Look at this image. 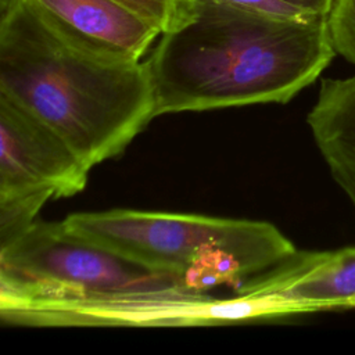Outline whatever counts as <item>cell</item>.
I'll list each match as a JSON object with an SVG mask.
<instances>
[{"label":"cell","instance_id":"7","mask_svg":"<svg viewBox=\"0 0 355 355\" xmlns=\"http://www.w3.org/2000/svg\"><path fill=\"white\" fill-rule=\"evenodd\" d=\"M234 293L270 297L290 315L355 308V247L294 251Z\"/></svg>","mask_w":355,"mask_h":355},{"label":"cell","instance_id":"13","mask_svg":"<svg viewBox=\"0 0 355 355\" xmlns=\"http://www.w3.org/2000/svg\"><path fill=\"white\" fill-rule=\"evenodd\" d=\"M194 1H204V3H215L226 7H233L239 10L261 12L275 17H286V18H297V17H306V14L297 7L288 4L284 0H194Z\"/></svg>","mask_w":355,"mask_h":355},{"label":"cell","instance_id":"5","mask_svg":"<svg viewBox=\"0 0 355 355\" xmlns=\"http://www.w3.org/2000/svg\"><path fill=\"white\" fill-rule=\"evenodd\" d=\"M4 323L22 326H193L287 316L284 305L262 295L209 297L171 290L104 297H28L0 300Z\"/></svg>","mask_w":355,"mask_h":355},{"label":"cell","instance_id":"14","mask_svg":"<svg viewBox=\"0 0 355 355\" xmlns=\"http://www.w3.org/2000/svg\"><path fill=\"white\" fill-rule=\"evenodd\" d=\"M288 4L311 15H327L334 0H284Z\"/></svg>","mask_w":355,"mask_h":355},{"label":"cell","instance_id":"2","mask_svg":"<svg viewBox=\"0 0 355 355\" xmlns=\"http://www.w3.org/2000/svg\"><path fill=\"white\" fill-rule=\"evenodd\" d=\"M0 94L54 129L90 168L123 153L155 118L146 61L79 50L24 0L0 17Z\"/></svg>","mask_w":355,"mask_h":355},{"label":"cell","instance_id":"11","mask_svg":"<svg viewBox=\"0 0 355 355\" xmlns=\"http://www.w3.org/2000/svg\"><path fill=\"white\" fill-rule=\"evenodd\" d=\"M130 8L161 33L178 29L193 18L194 0H115Z\"/></svg>","mask_w":355,"mask_h":355},{"label":"cell","instance_id":"1","mask_svg":"<svg viewBox=\"0 0 355 355\" xmlns=\"http://www.w3.org/2000/svg\"><path fill=\"white\" fill-rule=\"evenodd\" d=\"M327 15L275 17L196 1L146 60L155 116L287 103L334 58Z\"/></svg>","mask_w":355,"mask_h":355},{"label":"cell","instance_id":"15","mask_svg":"<svg viewBox=\"0 0 355 355\" xmlns=\"http://www.w3.org/2000/svg\"><path fill=\"white\" fill-rule=\"evenodd\" d=\"M22 0H0V17L7 15L12 11Z\"/></svg>","mask_w":355,"mask_h":355},{"label":"cell","instance_id":"4","mask_svg":"<svg viewBox=\"0 0 355 355\" xmlns=\"http://www.w3.org/2000/svg\"><path fill=\"white\" fill-rule=\"evenodd\" d=\"M171 290L196 288L176 275L150 269L72 232L64 220H35L0 248V300Z\"/></svg>","mask_w":355,"mask_h":355},{"label":"cell","instance_id":"10","mask_svg":"<svg viewBox=\"0 0 355 355\" xmlns=\"http://www.w3.org/2000/svg\"><path fill=\"white\" fill-rule=\"evenodd\" d=\"M50 198L46 193L0 198V248L31 227L40 208Z\"/></svg>","mask_w":355,"mask_h":355},{"label":"cell","instance_id":"12","mask_svg":"<svg viewBox=\"0 0 355 355\" xmlns=\"http://www.w3.org/2000/svg\"><path fill=\"white\" fill-rule=\"evenodd\" d=\"M327 24L336 54L355 64V0H334Z\"/></svg>","mask_w":355,"mask_h":355},{"label":"cell","instance_id":"8","mask_svg":"<svg viewBox=\"0 0 355 355\" xmlns=\"http://www.w3.org/2000/svg\"><path fill=\"white\" fill-rule=\"evenodd\" d=\"M71 46L100 58L137 62L161 32L115 0H24Z\"/></svg>","mask_w":355,"mask_h":355},{"label":"cell","instance_id":"3","mask_svg":"<svg viewBox=\"0 0 355 355\" xmlns=\"http://www.w3.org/2000/svg\"><path fill=\"white\" fill-rule=\"evenodd\" d=\"M75 233L150 269L182 277L193 288H233L295 251L272 223L139 209L72 214Z\"/></svg>","mask_w":355,"mask_h":355},{"label":"cell","instance_id":"6","mask_svg":"<svg viewBox=\"0 0 355 355\" xmlns=\"http://www.w3.org/2000/svg\"><path fill=\"white\" fill-rule=\"evenodd\" d=\"M90 169L54 129L0 94V198L71 197L85 189Z\"/></svg>","mask_w":355,"mask_h":355},{"label":"cell","instance_id":"9","mask_svg":"<svg viewBox=\"0 0 355 355\" xmlns=\"http://www.w3.org/2000/svg\"><path fill=\"white\" fill-rule=\"evenodd\" d=\"M306 122L331 178L355 209V73L322 79Z\"/></svg>","mask_w":355,"mask_h":355}]
</instances>
